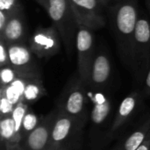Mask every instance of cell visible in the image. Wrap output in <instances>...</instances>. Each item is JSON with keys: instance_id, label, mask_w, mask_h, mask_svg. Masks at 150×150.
Instances as JSON below:
<instances>
[{"instance_id": "obj_1", "label": "cell", "mask_w": 150, "mask_h": 150, "mask_svg": "<svg viewBox=\"0 0 150 150\" xmlns=\"http://www.w3.org/2000/svg\"><path fill=\"white\" fill-rule=\"evenodd\" d=\"M139 13L138 0H118L110 6L108 12L120 58L128 69Z\"/></svg>"}, {"instance_id": "obj_2", "label": "cell", "mask_w": 150, "mask_h": 150, "mask_svg": "<svg viewBox=\"0 0 150 150\" xmlns=\"http://www.w3.org/2000/svg\"><path fill=\"white\" fill-rule=\"evenodd\" d=\"M105 91L88 90L92 104L89 117V144L92 150H99L107 145V137L115 116L112 101Z\"/></svg>"}, {"instance_id": "obj_3", "label": "cell", "mask_w": 150, "mask_h": 150, "mask_svg": "<svg viewBox=\"0 0 150 150\" xmlns=\"http://www.w3.org/2000/svg\"><path fill=\"white\" fill-rule=\"evenodd\" d=\"M89 99L88 89L76 73L65 84L56 100L55 106L67 115L86 126L91 112L89 110Z\"/></svg>"}, {"instance_id": "obj_4", "label": "cell", "mask_w": 150, "mask_h": 150, "mask_svg": "<svg viewBox=\"0 0 150 150\" xmlns=\"http://www.w3.org/2000/svg\"><path fill=\"white\" fill-rule=\"evenodd\" d=\"M150 69V18L139 13L132 47L131 71L134 80L142 85Z\"/></svg>"}, {"instance_id": "obj_5", "label": "cell", "mask_w": 150, "mask_h": 150, "mask_svg": "<svg viewBox=\"0 0 150 150\" xmlns=\"http://www.w3.org/2000/svg\"><path fill=\"white\" fill-rule=\"evenodd\" d=\"M56 109L57 115L52 128V150H80L86 126Z\"/></svg>"}, {"instance_id": "obj_6", "label": "cell", "mask_w": 150, "mask_h": 150, "mask_svg": "<svg viewBox=\"0 0 150 150\" xmlns=\"http://www.w3.org/2000/svg\"><path fill=\"white\" fill-rule=\"evenodd\" d=\"M43 8L47 11L53 25L59 32L65 51L69 56L72 54L74 39L76 37L77 23L68 0H47Z\"/></svg>"}, {"instance_id": "obj_7", "label": "cell", "mask_w": 150, "mask_h": 150, "mask_svg": "<svg viewBox=\"0 0 150 150\" xmlns=\"http://www.w3.org/2000/svg\"><path fill=\"white\" fill-rule=\"evenodd\" d=\"M143 98L142 91H134L120 102L107 137V144L120 138L126 127L139 114L143 105Z\"/></svg>"}, {"instance_id": "obj_8", "label": "cell", "mask_w": 150, "mask_h": 150, "mask_svg": "<svg viewBox=\"0 0 150 150\" xmlns=\"http://www.w3.org/2000/svg\"><path fill=\"white\" fill-rule=\"evenodd\" d=\"M77 25L99 30L106 24L105 4L101 0H68Z\"/></svg>"}, {"instance_id": "obj_9", "label": "cell", "mask_w": 150, "mask_h": 150, "mask_svg": "<svg viewBox=\"0 0 150 150\" xmlns=\"http://www.w3.org/2000/svg\"><path fill=\"white\" fill-rule=\"evenodd\" d=\"M8 49L11 66L15 69L19 77L26 79L42 77L41 69L37 60L39 58L31 51L28 44H10Z\"/></svg>"}, {"instance_id": "obj_10", "label": "cell", "mask_w": 150, "mask_h": 150, "mask_svg": "<svg viewBox=\"0 0 150 150\" xmlns=\"http://www.w3.org/2000/svg\"><path fill=\"white\" fill-rule=\"evenodd\" d=\"M62 38L54 25L38 27L29 38L28 46L39 59H49L61 49Z\"/></svg>"}, {"instance_id": "obj_11", "label": "cell", "mask_w": 150, "mask_h": 150, "mask_svg": "<svg viewBox=\"0 0 150 150\" xmlns=\"http://www.w3.org/2000/svg\"><path fill=\"white\" fill-rule=\"evenodd\" d=\"M76 47L77 51V74L86 84L97 51L91 29L83 25H77Z\"/></svg>"}, {"instance_id": "obj_12", "label": "cell", "mask_w": 150, "mask_h": 150, "mask_svg": "<svg viewBox=\"0 0 150 150\" xmlns=\"http://www.w3.org/2000/svg\"><path fill=\"white\" fill-rule=\"evenodd\" d=\"M57 115V109L42 117L38 126L19 143L25 150H52V128Z\"/></svg>"}, {"instance_id": "obj_13", "label": "cell", "mask_w": 150, "mask_h": 150, "mask_svg": "<svg viewBox=\"0 0 150 150\" xmlns=\"http://www.w3.org/2000/svg\"><path fill=\"white\" fill-rule=\"evenodd\" d=\"M112 74V66L108 54L105 50L96 51L91 67L86 87L91 91L105 90L109 85Z\"/></svg>"}, {"instance_id": "obj_14", "label": "cell", "mask_w": 150, "mask_h": 150, "mask_svg": "<svg viewBox=\"0 0 150 150\" xmlns=\"http://www.w3.org/2000/svg\"><path fill=\"white\" fill-rule=\"evenodd\" d=\"M0 39L8 45L26 43L28 39V28L24 9L14 14L0 32Z\"/></svg>"}, {"instance_id": "obj_15", "label": "cell", "mask_w": 150, "mask_h": 150, "mask_svg": "<svg viewBox=\"0 0 150 150\" xmlns=\"http://www.w3.org/2000/svg\"><path fill=\"white\" fill-rule=\"evenodd\" d=\"M150 136V112L142 122L113 148L114 150H136Z\"/></svg>"}, {"instance_id": "obj_16", "label": "cell", "mask_w": 150, "mask_h": 150, "mask_svg": "<svg viewBox=\"0 0 150 150\" xmlns=\"http://www.w3.org/2000/svg\"><path fill=\"white\" fill-rule=\"evenodd\" d=\"M0 134L1 141L5 146L18 145L21 138L18 134L15 121L11 115L0 118Z\"/></svg>"}, {"instance_id": "obj_17", "label": "cell", "mask_w": 150, "mask_h": 150, "mask_svg": "<svg viewBox=\"0 0 150 150\" xmlns=\"http://www.w3.org/2000/svg\"><path fill=\"white\" fill-rule=\"evenodd\" d=\"M47 94L42 77L27 79L23 93V101L28 105L35 103Z\"/></svg>"}, {"instance_id": "obj_18", "label": "cell", "mask_w": 150, "mask_h": 150, "mask_svg": "<svg viewBox=\"0 0 150 150\" xmlns=\"http://www.w3.org/2000/svg\"><path fill=\"white\" fill-rule=\"evenodd\" d=\"M21 10H23L21 0H0V32L7 21Z\"/></svg>"}, {"instance_id": "obj_19", "label": "cell", "mask_w": 150, "mask_h": 150, "mask_svg": "<svg viewBox=\"0 0 150 150\" xmlns=\"http://www.w3.org/2000/svg\"><path fill=\"white\" fill-rule=\"evenodd\" d=\"M40 120V119H39L38 116L31 109H29L27 111V112L25 113V115L23 119L22 125H21L20 133H21L22 140L38 126Z\"/></svg>"}, {"instance_id": "obj_20", "label": "cell", "mask_w": 150, "mask_h": 150, "mask_svg": "<svg viewBox=\"0 0 150 150\" xmlns=\"http://www.w3.org/2000/svg\"><path fill=\"white\" fill-rule=\"evenodd\" d=\"M29 105L25 103L24 101L17 104L15 105V108L11 113V117L13 118L14 121H15V124H16V127H17V131H18V135L20 136L21 138V141H22V137H21V133H20V130H21V125H22V121H23V119L25 115V113L27 112V111L29 110Z\"/></svg>"}, {"instance_id": "obj_21", "label": "cell", "mask_w": 150, "mask_h": 150, "mask_svg": "<svg viewBox=\"0 0 150 150\" xmlns=\"http://www.w3.org/2000/svg\"><path fill=\"white\" fill-rule=\"evenodd\" d=\"M0 76H1V86H6L13 83L18 77V74L15 70V69L12 68L11 66H6L1 68Z\"/></svg>"}, {"instance_id": "obj_22", "label": "cell", "mask_w": 150, "mask_h": 150, "mask_svg": "<svg viewBox=\"0 0 150 150\" xmlns=\"http://www.w3.org/2000/svg\"><path fill=\"white\" fill-rule=\"evenodd\" d=\"M15 105L4 95L0 94V114L1 117L11 115Z\"/></svg>"}, {"instance_id": "obj_23", "label": "cell", "mask_w": 150, "mask_h": 150, "mask_svg": "<svg viewBox=\"0 0 150 150\" xmlns=\"http://www.w3.org/2000/svg\"><path fill=\"white\" fill-rule=\"evenodd\" d=\"M6 66H11L8 45L4 40L0 39V68Z\"/></svg>"}, {"instance_id": "obj_24", "label": "cell", "mask_w": 150, "mask_h": 150, "mask_svg": "<svg viewBox=\"0 0 150 150\" xmlns=\"http://www.w3.org/2000/svg\"><path fill=\"white\" fill-rule=\"evenodd\" d=\"M142 96L145 98H150V69L147 74V76L142 83V90L141 91Z\"/></svg>"}, {"instance_id": "obj_25", "label": "cell", "mask_w": 150, "mask_h": 150, "mask_svg": "<svg viewBox=\"0 0 150 150\" xmlns=\"http://www.w3.org/2000/svg\"><path fill=\"white\" fill-rule=\"evenodd\" d=\"M136 150H150V136Z\"/></svg>"}, {"instance_id": "obj_26", "label": "cell", "mask_w": 150, "mask_h": 150, "mask_svg": "<svg viewBox=\"0 0 150 150\" xmlns=\"http://www.w3.org/2000/svg\"><path fill=\"white\" fill-rule=\"evenodd\" d=\"M3 143V142H2ZM4 144V143H3ZM5 150H25L19 144L18 145H14V146H5L4 145Z\"/></svg>"}, {"instance_id": "obj_27", "label": "cell", "mask_w": 150, "mask_h": 150, "mask_svg": "<svg viewBox=\"0 0 150 150\" xmlns=\"http://www.w3.org/2000/svg\"><path fill=\"white\" fill-rule=\"evenodd\" d=\"M34 1H35V2H37V3H38V4H39L40 5H41V6L43 7L47 0H34Z\"/></svg>"}, {"instance_id": "obj_28", "label": "cell", "mask_w": 150, "mask_h": 150, "mask_svg": "<svg viewBox=\"0 0 150 150\" xmlns=\"http://www.w3.org/2000/svg\"><path fill=\"white\" fill-rule=\"evenodd\" d=\"M146 2V4H147V8L149 10V18H150V0H145Z\"/></svg>"}, {"instance_id": "obj_29", "label": "cell", "mask_w": 150, "mask_h": 150, "mask_svg": "<svg viewBox=\"0 0 150 150\" xmlns=\"http://www.w3.org/2000/svg\"><path fill=\"white\" fill-rule=\"evenodd\" d=\"M101 1L105 4V6H107V5L110 4V0H101Z\"/></svg>"}, {"instance_id": "obj_30", "label": "cell", "mask_w": 150, "mask_h": 150, "mask_svg": "<svg viewBox=\"0 0 150 150\" xmlns=\"http://www.w3.org/2000/svg\"><path fill=\"white\" fill-rule=\"evenodd\" d=\"M117 1H118V0H110V3H111V2H114V3H115V2H117Z\"/></svg>"}, {"instance_id": "obj_31", "label": "cell", "mask_w": 150, "mask_h": 150, "mask_svg": "<svg viewBox=\"0 0 150 150\" xmlns=\"http://www.w3.org/2000/svg\"><path fill=\"white\" fill-rule=\"evenodd\" d=\"M112 150H114V149H112Z\"/></svg>"}]
</instances>
